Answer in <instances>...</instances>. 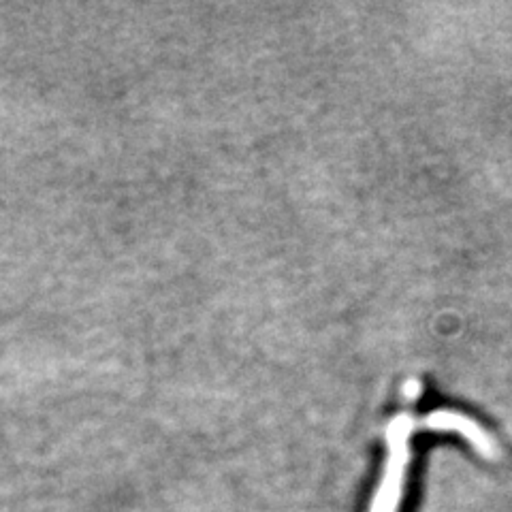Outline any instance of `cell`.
Masks as SVG:
<instances>
[{
    "mask_svg": "<svg viewBox=\"0 0 512 512\" xmlns=\"http://www.w3.org/2000/svg\"><path fill=\"white\" fill-rule=\"evenodd\" d=\"M414 419L410 414H397L387 427V463H384L380 485L372 500L370 512H397L404 498L406 474L410 466V438Z\"/></svg>",
    "mask_w": 512,
    "mask_h": 512,
    "instance_id": "cell-1",
    "label": "cell"
},
{
    "mask_svg": "<svg viewBox=\"0 0 512 512\" xmlns=\"http://www.w3.org/2000/svg\"><path fill=\"white\" fill-rule=\"evenodd\" d=\"M421 391H423V384H421V380H416V378H410L402 389L406 402H416V399L421 397Z\"/></svg>",
    "mask_w": 512,
    "mask_h": 512,
    "instance_id": "cell-3",
    "label": "cell"
},
{
    "mask_svg": "<svg viewBox=\"0 0 512 512\" xmlns=\"http://www.w3.org/2000/svg\"><path fill=\"white\" fill-rule=\"evenodd\" d=\"M423 429L440 431V434L446 431V434H457L461 438H466L472 444L474 451L489 461H495L500 457L498 442H495L474 419H470V416L461 412L444 410V408L429 412L423 419Z\"/></svg>",
    "mask_w": 512,
    "mask_h": 512,
    "instance_id": "cell-2",
    "label": "cell"
}]
</instances>
